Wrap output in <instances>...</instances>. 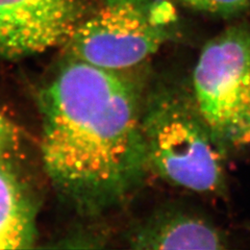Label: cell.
Returning a JSON list of instances; mask_svg holds the SVG:
<instances>
[{
    "label": "cell",
    "instance_id": "6",
    "mask_svg": "<svg viewBox=\"0 0 250 250\" xmlns=\"http://www.w3.org/2000/svg\"><path fill=\"white\" fill-rule=\"evenodd\" d=\"M127 241L130 248L143 250L225 248L223 234L214 224L182 208L158 210L137 225Z\"/></svg>",
    "mask_w": 250,
    "mask_h": 250
},
{
    "label": "cell",
    "instance_id": "1",
    "mask_svg": "<svg viewBox=\"0 0 250 250\" xmlns=\"http://www.w3.org/2000/svg\"><path fill=\"white\" fill-rule=\"evenodd\" d=\"M120 73L69 58L40 96L46 173L83 215L120 205L147 170L143 103Z\"/></svg>",
    "mask_w": 250,
    "mask_h": 250
},
{
    "label": "cell",
    "instance_id": "8",
    "mask_svg": "<svg viewBox=\"0 0 250 250\" xmlns=\"http://www.w3.org/2000/svg\"><path fill=\"white\" fill-rule=\"evenodd\" d=\"M181 2L192 10L225 18L242 14L250 6V0H181Z\"/></svg>",
    "mask_w": 250,
    "mask_h": 250
},
{
    "label": "cell",
    "instance_id": "3",
    "mask_svg": "<svg viewBox=\"0 0 250 250\" xmlns=\"http://www.w3.org/2000/svg\"><path fill=\"white\" fill-rule=\"evenodd\" d=\"M173 13L167 4L142 0H105L82 19L66 41L68 58L121 72L142 64L168 39Z\"/></svg>",
    "mask_w": 250,
    "mask_h": 250
},
{
    "label": "cell",
    "instance_id": "9",
    "mask_svg": "<svg viewBox=\"0 0 250 250\" xmlns=\"http://www.w3.org/2000/svg\"><path fill=\"white\" fill-rule=\"evenodd\" d=\"M19 132L10 119L0 112V161L7 162L11 154L17 149Z\"/></svg>",
    "mask_w": 250,
    "mask_h": 250
},
{
    "label": "cell",
    "instance_id": "2",
    "mask_svg": "<svg viewBox=\"0 0 250 250\" xmlns=\"http://www.w3.org/2000/svg\"><path fill=\"white\" fill-rule=\"evenodd\" d=\"M147 169L164 182L197 194H218L225 183L224 151L191 92L155 89L142 104Z\"/></svg>",
    "mask_w": 250,
    "mask_h": 250
},
{
    "label": "cell",
    "instance_id": "7",
    "mask_svg": "<svg viewBox=\"0 0 250 250\" xmlns=\"http://www.w3.org/2000/svg\"><path fill=\"white\" fill-rule=\"evenodd\" d=\"M36 208L25 186L0 161V249H25L37 240Z\"/></svg>",
    "mask_w": 250,
    "mask_h": 250
},
{
    "label": "cell",
    "instance_id": "5",
    "mask_svg": "<svg viewBox=\"0 0 250 250\" xmlns=\"http://www.w3.org/2000/svg\"><path fill=\"white\" fill-rule=\"evenodd\" d=\"M83 19L81 0H0V56H35L64 45Z\"/></svg>",
    "mask_w": 250,
    "mask_h": 250
},
{
    "label": "cell",
    "instance_id": "10",
    "mask_svg": "<svg viewBox=\"0 0 250 250\" xmlns=\"http://www.w3.org/2000/svg\"><path fill=\"white\" fill-rule=\"evenodd\" d=\"M249 144H250V97L245 109L243 119H242V122L240 125V128L236 139V143H234V148L243 147Z\"/></svg>",
    "mask_w": 250,
    "mask_h": 250
},
{
    "label": "cell",
    "instance_id": "4",
    "mask_svg": "<svg viewBox=\"0 0 250 250\" xmlns=\"http://www.w3.org/2000/svg\"><path fill=\"white\" fill-rule=\"evenodd\" d=\"M191 95L219 146L234 148L250 97V25H233L206 43Z\"/></svg>",
    "mask_w": 250,
    "mask_h": 250
}]
</instances>
